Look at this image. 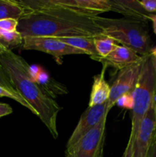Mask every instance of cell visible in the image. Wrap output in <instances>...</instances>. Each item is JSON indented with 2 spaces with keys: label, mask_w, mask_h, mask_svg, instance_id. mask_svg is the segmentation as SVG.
Instances as JSON below:
<instances>
[{
  "label": "cell",
  "mask_w": 156,
  "mask_h": 157,
  "mask_svg": "<svg viewBox=\"0 0 156 157\" xmlns=\"http://www.w3.org/2000/svg\"><path fill=\"white\" fill-rule=\"evenodd\" d=\"M94 17L64 9L31 11L18 20L17 31L23 37L56 38L102 36Z\"/></svg>",
  "instance_id": "1"
},
{
  "label": "cell",
  "mask_w": 156,
  "mask_h": 157,
  "mask_svg": "<svg viewBox=\"0 0 156 157\" xmlns=\"http://www.w3.org/2000/svg\"><path fill=\"white\" fill-rule=\"evenodd\" d=\"M0 64L15 90L35 109L53 138L57 139L59 135L57 119L61 107L34 79L31 66L22 57L2 48H0Z\"/></svg>",
  "instance_id": "2"
},
{
  "label": "cell",
  "mask_w": 156,
  "mask_h": 157,
  "mask_svg": "<svg viewBox=\"0 0 156 157\" xmlns=\"http://www.w3.org/2000/svg\"><path fill=\"white\" fill-rule=\"evenodd\" d=\"M94 21L100 29L102 36L121 43L122 46L142 57L149 55L153 46L146 22L126 18H103L99 15L94 17Z\"/></svg>",
  "instance_id": "3"
},
{
  "label": "cell",
  "mask_w": 156,
  "mask_h": 157,
  "mask_svg": "<svg viewBox=\"0 0 156 157\" xmlns=\"http://www.w3.org/2000/svg\"><path fill=\"white\" fill-rule=\"evenodd\" d=\"M132 129L128 141L132 143L142 118L156 99V67L150 55L143 57L142 69L132 91Z\"/></svg>",
  "instance_id": "4"
},
{
  "label": "cell",
  "mask_w": 156,
  "mask_h": 157,
  "mask_svg": "<svg viewBox=\"0 0 156 157\" xmlns=\"http://www.w3.org/2000/svg\"><path fill=\"white\" fill-rule=\"evenodd\" d=\"M30 11L64 9L83 15L96 16L110 11V0H20Z\"/></svg>",
  "instance_id": "5"
},
{
  "label": "cell",
  "mask_w": 156,
  "mask_h": 157,
  "mask_svg": "<svg viewBox=\"0 0 156 157\" xmlns=\"http://www.w3.org/2000/svg\"><path fill=\"white\" fill-rule=\"evenodd\" d=\"M107 117L77 143L66 149L67 157H103Z\"/></svg>",
  "instance_id": "6"
},
{
  "label": "cell",
  "mask_w": 156,
  "mask_h": 157,
  "mask_svg": "<svg viewBox=\"0 0 156 157\" xmlns=\"http://www.w3.org/2000/svg\"><path fill=\"white\" fill-rule=\"evenodd\" d=\"M22 48L24 50L42 52L52 55L61 64L64 55H86L85 52L68 45L54 38L47 37H23Z\"/></svg>",
  "instance_id": "7"
},
{
  "label": "cell",
  "mask_w": 156,
  "mask_h": 157,
  "mask_svg": "<svg viewBox=\"0 0 156 157\" xmlns=\"http://www.w3.org/2000/svg\"><path fill=\"white\" fill-rule=\"evenodd\" d=\"M142 61L143 58L139 62L135 63L119 71L116 80L111 85L110 96L107 106V110L109 112L116 105L118 100L122 95L132 93L140 75Z\"/></svg>",
  "instance_id": "8"
},
{
  "label": "cell",
  "mask_w": 156,
  "mask_h": 157,
  "mask_svg": "<svg viewBox=\"0 0 156 157\" xmlns=\"http://www.w3.org/2000/svg\"><path fill=\"white\" fill-rule=\"evenodd\" d=\"M156 132V103L151 106L142 118L133 140V157H146Z\"/></svg>",
  "instance_id": "9"
},
{
  "label": "cell",
  "mask_w": 156,
  "mask_h": 157,
  "mask_svg": "<svg viewBox=\"0 0 156 157\" xmlns=\"http://www.w3.org/2000/svg\"><path fill=\"white\" fill-rule=\"evenodd\" d=\"M107 106L108 101L94 107H88L81 115L74 130L70 135L66 144V149L77 143L93 127H96L103 119L104 117L108 116L109 111L107 110Z\"/></svg>",
  "instance_id": "10"
},
{
  "label": "cell",
  "mask_w": 156,
  "mask_h": 157,
  "mask_svg": "<svg viewBox=\"0 0 156 157\" xmlns=\"http://www.w3.org/2000/svg\"><path fill=\"white\" fill-rule=\"evenodd\" d=\"M91 58L100 62L104 67H112L116 70L121 71L128 66L140 61L143 57L140 56L128 48L119 45L114 52L106 58L97 56Z\"/></svg>",
  "instance_id": "11"
},
{
  "label": "cell",
  "mask_w": 156,
  "mask_h": 157,
  "mask_svg": "<svg viewBox=\"0 0 156 157\" xmlns=\"http://www.w3.org/2000/svg\"><path fill=\"white\" fill-rule=\"evenodd\" d=\"M110 11L122 14L125 18L145 22L148 20L149 13L142 8L138 0H110Z\"/></svg>",
  "instance_id": "12"
},
{
  "label": "cell",
  "mask_w": 156,
  "mask_h": 157,
  "mask_svg": "<svg viewBox=\"0 0 156 157\" xmlns=\"http://www.w3.org/2000/svg\"><path fill=\"white\" fill-rule=\"evenodd\" d=\"M106 68V67L102 66L100 74L94 76L88 107H91L102 104L107 102L110 98L111 86L105 79V72Z\"/></svg>",
  "instance_id": "13"
},
{
  "label": "cell",
  "mask_w": 156,
  "mask_h": 157,
  "mask_svg": "<svg viewBox=\"0 0 156 157\" xmlns=\"http://www.w3.org/2000/svg\"><path fill=\"white\" fill-rule=\"evenodd\" d=\"M31 73L34 79L52 98H54L55 94H63L67 93V89L64 86H60L61 85L60 84H55V83H57L56 81L51 79L49 75L39 66H31Z\"/></svg>",
  "instance_id": "14"
},
{
  "label": "cell",
  "mask_w": 156,
  "mask_h": 157,
  "mask_svg": "<svg viewBox=\"0 0 156 157\" xmlns=\"http://www.w3.org/2000/svg\"><path fill=\"white\" fill-rule=\"evenodd\" d=\"M30 12L19 1L0 0V20L13 18L18 21Z\"/></svg>",
  "instance_id": "15"
},
{
  "label": "cell",
  "mask_w": 156,
  "mask_h": 157,
  "mask_svg": "<svg viewBox=\"0 0 156 157\" xmlns=\"http://www.w3.org/2000/svg\"><path fill=\"white\" fill-rule=\"evenodd\" d=\"M96 37H71V38H56L59 41L73 48L85 52L90 58L99 56L94 44Z\"/></svg>",
  "instance_id": "16"
},
{
  "label": "cell",
  "mask_w": 156,
  "mask_h": 157,
  "mask_svg": "<svg viewBox=\"0 0 156 157\" xmlns=\"http://www.w3.org/2000/svg\"><path fill=\"white\" fill-rule=\"evenodd\" d=\"M23 36L18 31L12 32H0V48L12 51L15 48L22 47Z\"/></svg>",
  "instance_id": "17"
},
{
  "label": "cell",
  "mask_w": 156,
  "mask_h": 157,
  "mask_svg": "<svg viewBox=\"0 0 156 157\" xmlns=\"http://www.w3.org/2000/svg\"><path fill=\"white\" fill-rule=\"evenodd\" d=\"M95 47L99 57L106 58L114 52L119 46L114 40L105 36L96 37L94 39Z\"/></svg>",
  "instance_id": "18"
},
{
  "label": "cell",
  "mask_w": 156,
  "mask_h": 157,
  "mask_svg": "<svg viewBox=\"0 0 156 157\" xmlns=\"http://www.w3.org/2000/svg\"><path fill=\"white\" fill-rule=\"evenodd\" d=\"M0 97H6V98H11V99L17 101L18 104H20L21 105H22L23 107H26L27 109H28V110H30L32 113H33L35 116H37V117L38 116V113L35 111V109H34L33 107H32V106H31L30 104H29L28 103L27 101L24 99V98H21V97H20V96H18V95L14 94H12V92L9 91V90H6V89H5L4 87H1V86H0Z\"/></svg>",
  "instance_id": "19"
},
{
  "label": "cell",
  "mask_w": 156,
  "mask_h": 157,
  "mask_svg": "<svg viewBox=\"0 0 156 157\" xmlns=\"http://www.w3.org/2000/svg\"><path fill=\"white\" fill-rule=\"evenodd\" d=\"M0 86L4 87L5 89L8 90L9 91L12 92L14 94L21 97V95L18 94V92L15 90L13 84L11 82L9 76H8V75L6 74V72L5 71L4 68H3L2 66L1 65V64H0ZM21 98H22V97H21Z\"/></svg>",
  "instance_id": "20"
},
{
  "label": "cell",
  "mask_w": 156,
  "mask_h": 157,
  "mask_svg": "<svg viewBox=\"0 0 156 157\" xmlns=\"http://www.w3.org/2000/svg\"><path fill=\"white\" fill-rule=\"evenodd\" d=\"M18 21L13 18H6L0 20V32H12L17 31Z\"/></svg>",
  "instance_id": "21"
},
{
  "label": "cell",
  "mask_w": 156,
  "mask_h": 157,
  "mask_svg": "<svg viewBox=\"0 0 156 157\" xmlns=\"http://www.w3.org/2000/svg\"><path fill=\"white\" fill-rule=\"evenodd\" d=\"M116 104H118L119 106L122 107H125V108L130 109V110H132L133 107V98H132V94H124L118 100Z\"/></svg>",
  "instance_id": "22"
},
{
  "label": "cell",
  "mask_w": 156,
  "mask_h": 157,
  "mask_svg": "<svg viewBox=\"0 0 156 157\" xmlns=\"http://www.w3.org/2000/svg\"><path fill=\"white\" fill-rule=\"evenodd\" d=\"M139 2L148 13L153 14V12H156V0H142Z\"/></svg>",
  "instance_id": "23"
},
{
  "label": "cell",
  "mask_w": 156,
  "mask_h": 157,
  "mask_svg": "<svg viewBox=\"0 0 156 157\" xmlns=\"http://www.w3.org/2000/svg\"><path fill=\"white\" fill-rule=\"evenodd\" d=\"M12 108L7 104L0 103V117H2L7 116L12 113Z\"/></svg>",
  "instance_id": "24"
},
{
  "label": "cell",
  "mask_w": 156,
  "mask_h": 157,
  "mask_svg": "<svg viewBox=\"0 0 156 157\" xmlns=\"http://www.w3.org/2000/svg\"><path fill=\"white\" fill-rule=\"evenodd\" d=\"M146 157H156V132Z\"/></svg>",
  "instance_id": "25"
},
{
  "label": "cell",
  "mask_w": 156,
  "mask_h": 157,
  "mask_svg": "<svg viewBox=\"0 0 156 157\" xmlns=\"http://www.w3.org/2000/svg\"><path fill=\"white\" fill-rule=\"evenodd\" d=\"M122 157H133L132 145V144L129 142V141H128L126 148H125V152H124Z\"/></svg>",
  "instance_id": "26"
},
{
  "label": "cell",
  "mask_w": 156,
  "mask_h": 157,
  "mask_svg": "<svg viewBox=\"0 0 156 157\" xmlns=\"http://www.w3.org/2000/svg\"><path fill=\"white\" fill-rule=\"evenodd\" d=\"M148 19L151 20V22H152L153 31L156 35V14H148Z\"/></svg>",
  "instance_id": "27"
},
{
  "label": "cell",
  "mask_w": 156,
  "mask_h": 157,
  "mask_svg": "<svg viewBox=\"0 0 156 157\" xmlns=\"http://www.w3.org/2000/svg\"><path fill=\"white\" fill-rule=\"evenodd\" d=\"M149 55H151V58H152L153 61H154V64L156 67V45L153 46V47L151 48V49L150 50Z\"/></svg>",
  "instance_id": "28"
}]
</instances>
